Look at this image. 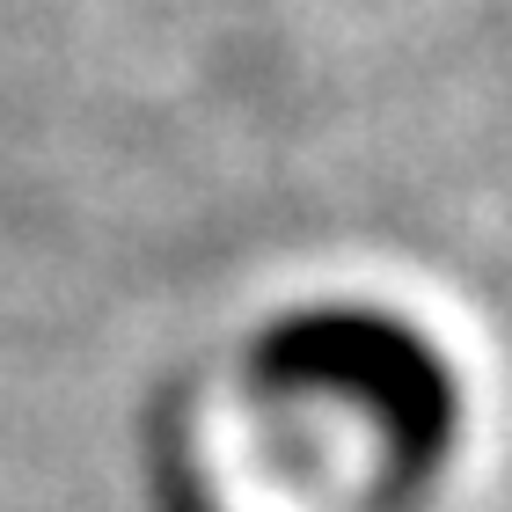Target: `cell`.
Returning a JSON list of instances; mask_svg holds the SVG:
<instances>
[{"mask_svg": "<svg viewBox=\"0 0 512 512\" xmlns=\"http://www.w3.org/2000/svg\"><path fill=\"white\" fill-rule=\"evenodd\" d=\"M249 381L278 403H322L374 432L395 469H432L461 432L454 359L374 300H308L249 344Z\"/></svg>", "mask_w": 512, "mask_h": 512, "instance_id": "6da1fadb", "label": "cell"}]
</instances>
